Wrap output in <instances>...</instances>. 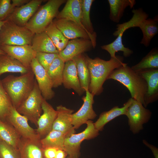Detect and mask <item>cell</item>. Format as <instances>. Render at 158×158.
I'll return each instance as SVG.
<instances>
[{"label":"cell","mask_w":158,"mask_h":158,"mask_svg":"<svg viewBox=\"0 0 158 158\" xmlns=\"http://www.w3.org/2000/svg\"><path fill=\"white\" fill-rule=\"evenodd\" d=\"M93 48V44L90 40L77 38L69 41L64 48L59 52V55L65 62Z\"/></svg>","instance_id":"16"},{"label":"cell","mask_w":158,"mask_h":158,"mask_svg":"<svg viewBox=\"0 0 158 158\" xmlns=\"http://www.w3.org/2000/svg\"><path fill=\"white\" fill-rule=\"evenodd\" d=\"M62 84L65 88L73 89L79 96L84 92L80 84L75 63L73 60L65 62Z\"/></svg>","instance_id":"21"},{"label":"cell","mask_w":158,"mask_h":158,"mask_svg":"<svg viewBox=\"0 0 158 158\" xmlns=\"http://www.w3.org/2000/svg\"><path fill=\"white\" fill-rule=\"evenodd\" d=\"M57 149L52 147L43 148V154L44 158H54Z\"/></svg>","instance_id":"39"},{"label":"cell","mask_w":158,"mask_h":158,"mask_svg":"<svg viewBox=\"0 0 158 158\" xmlns=\"http://www.w3.org/2000/svg\"><path fill=\"white\" fill-rule=\"evenodd\" d=\"M138 27L142 33V38L140 44L145 47H149L152 39L158 33V16L153 18H147L143 20Z\"/></svg>","instance_id":"25"},{"label":"cell","mask_w":158,"mask_h":158,"mask_svg":"<svg viewBox=\"0 0 158 158\" xmlns=\"http://www.w3.org/2000/svg\"><path fill=\"white\" fill-rule=\"evenodd\" d=\"M35 77L31 71L19 76L9 75L1 80L3 86L13 106L16 109L32 91L35 79Z\"/></svg>","instance_id":"2"},{"label":"cell","mask_w":158,"mask_h":158,"mask_svg":"<svg viewBox=\"0 0 158 158\" xmlns=\"http://www.w3.org/2000/svg\"><path fill=\"white\" fill-rule=\"evenodd\" d=\"M59 56L56 54L37 52L35 58L47 71L54 59Z\"/></svg>","instance_id":"37"},{"label":"cell","mask_w":158,"mask_h":158,"mask_svg":"<svg viewBox=\"0 0 158 158\" xmlns=\"http://www.w3.org/2000/svg\"><path fill=\"white\" fill-rule=\"evenodd\" d=\"M152 113L141 102L132 98L126 115L128 118L130 130L133 134L138 133L143 129V125L150 120Z\"/></svg>","instance_id":"8"},{"label":"cell","mask_w":158,"mask_h":158,"mask_svg":"<svg viewBox=\"0 0 158 158\" xmlns=\"http://www.w3.org/2000/svg\"><path fill=\"white\" fill-rule=\"evenodd\" d=\"M7 20L0 30V46L31 45L34 34L25 26H19Z\"/></svg>","instance_id":"5"},{"label":"cell","mask_w":158,"mask_h":158,"mask_svg":"<svg viewBox=\"0 0 158 158\" xmlns=\"http://www.w3.org/2000/svg\"><path fill=\"white\" fill-rule=\"evenodd\" d=\"M111 79L125 86L129 90L131 98L142 103L145 107L144 98L147 85L145 80L138 73L133 70L126 63L112 72L107 80Z\"/></svg>","instance_id":"3"},{"label":"cell","mask_w":158,"mask_h":158,"mask_svg":"<svg viewBox=\"0 0 158 158\" xmlns=\"http://www.w3.org/2000/svg\"><path fill=\"white\" fill-rule=\"evenodd\" d=\"M0 49L18 61L24 66L31 69V63L36 57V52L33 49L31 45H4L0 46Z\"/></svg>","instance_id":"14"},{"label":"cell","mask_w":158,"mask_h":158,"mask_svg":"<svg viewBox=\"0 0 158 158\" xmlns=\"http://www.w3.org/2000/svg\"><path fill=\"white\" fill-rule=\"evenodd\" d=\"M44 31L49 37L59 52L64 48L69 41L53 22Z\"/></svg>","instance_id":"33"},{"label":"cell","mask_w":158,"mask_h":158,"mask_svg":"<svg viewBox=\"0 0 158 158\" xmlns=\"http://www.w3.org/2000/svg\"><path fill=\"white\" fill-rule=\"evenodd\" d=\"M85 57L90 77L89 91L94 96L102 93L104 83L114 70L126 64L123 57L119 55L108 61L98 57L92 59L87 55Z\"/></svg>","instance_id":"1"},{"label":"cell","mask_w":158,"mask_h":158,"mask_svg":"<svg viewBox=\"0 0 158 158\" xmlns=\"http://www.w3.org/2000/svg\"><path fill=\"white\" fill-rule=\"evenodd\" d=\"M87 127L81 133L72 134L66 138L64 143V149L68 155L78 158L80 155V145L85 140H90L97 137L99 131L95 127L92 120L88 121L86 123Z\"/></svg>","instance_id":"9"},{"label":"cell","mask_w":158,"mask_h":158,"mask_svg":"<svg viewBox=\"0 0 158 158\" xmlns=\"http://www.w3.org/2000/svg\"><path fill=\"white\" fill-rule=\"evenodd\" d=\"M0 158H21L18 149L0 141Z\"/></svg>","instance_id":"36"},{"label":"cell","mask_w":158,"mask_h":158,"mask_svg":"<svg viewBox=\"0 0 158 158\" xmlns=\"http://www.w3.org/2000/svg\"><path fill=\"white\" fill-rule=\"evenodd\" d=\"M30 1L29 0H12L11 3L13 7L15 8L25 4Z\"/></svg>","instance_id":"41"},{"label":"cell","mask_w":158,"mask_h":158,"mask_svg":"<svg viewBox=\"0 0 158 158\" xmlns=\"http://www.w3.org/2000/svg\"><path fill=\"white\" fill-rule=\"evenodd\" d=\"M15 8L11 0H0V21L6 19Z\"/></svg>","instance_id":"38"},{"label":"cell","mask_w":158,"mask_h":158,"mask_svg":"<svg viewBox=\"0 0 158 158\" xmlns=\"http://www.w3.org/2000/svg\"><path fill=\"white\" fill-rule=\"evenodd\" d=\"M13 107L11 101L3 86L0 78V119H6Z\"/></svg>","instance_id":"35"},{"label":"cell","mask_w":158,"mask_h":158,"mask_svg":"<svg viewBox=\"0 0 158 158\" xmlns=\"http://www.w3.org/2000/svg\"><path fill=\"white\" fill-rule=\"evenodd\" d=\"M42 0H32L25 4L16 8L6 19L22 27L26 24L36 12Z\"/></svg>","instance_id":"13"},{"label":"cell","mask_w":158,"mask_h":158,"mask_svg":"<svg viewBox=\"0 0 158 158\" xmlns=\"http://www.w3.org/2000/svg\"><path fill=\"white\" fill-rule=\"evenodd\" d=\"M40 140H31L21 137L18 147L21 158H44Z\"/></svg>","instance_id":"22"},{"label":"cell","mask_w":158,"mask_h":158,"mask_svg":"<svg viewBox=\"0 0 158 158\" xmlns=\"http://www.w3.org/2000/svg\"><path fill=\"white\" fill-rule=\"evenodd\" d=\"M66 158H78L72 156L68 155V157H66Z\"/></svg>","instance_id":"45"},{"label":"cell","mask_w":158,"mask_h":158,"mask_svg":"<svg viewBox=\"0 0 158 158\" xmlns=\"http://www.w3.org/2000/svg\"><path fill=\"white\" fill-rule=\"evenodd\" d=\"M68 154L64 150L62 149H57L54 158H66Z\"/></svg>","instance_id":"42"},{"label":"cell","mask_w":158,"mask_h":158,"mask_svg":"<svg viewBox=\"0 0 158 158\" xmlns=\"http://www.w3.org/2000/svg\"><path fill=\"white\" fill-rule=\"evenodd\" d=\"M143 143L149 148L152 152L154 158H158V148L155 146L149 143L146 140H142Z\"/></svg>","instance_id":"40"},{"label":"cell","mask_w":158,"mask_h":158,"mask_svg":"<svg viewBox=\"0 0 158 158\" xmlns=\"http://www.w3.org/2000/svg\"><path fill=\"white\" fill-rule=\"evenodd\" d=\"M132 12L133 16L130 20L116 25V30L114 32L113 35L117 38L113 42L107 45L108 50L111 54H114L118 51H122L123 54L126 53L128 49L125 47L122 43V37L123 33L130 28L138 27L140 24L149 17L148 14L141 8L133 9Z\"/></svg>","instance_id":"6"},{"label":"cell","mask_w":158,"mask_h":158,"mask_svg":"<svg viewBox=\"0 0 158 158\" xmlns=\"http://www.w3.org/2000/svg\"><path fill=\"white\" fill-rule=\"evenodd\" d=\"M53 22L68 40L78 38L89 39L91 41L94 48L95 47L96 44L94 42L86 31L74 22L65 19L56 18Z\"/></svg>","instance_id":"15"},{"label":"cell","mask_w":158,"mask_h":158,"mask_svg":"<svg viewBox=\"0 0 158 158\" xmlns=\"http://www.w3.org/2000/svg\"><path fill=\"white\" fill-rule=\"evenodd\" d=\"M62 10L56 17L57 19H65L72 21L84 29L96 44V37L89 35L81 23L82 8L81 0H68L66 2Z\"/></svg>","instance_id":"19"},{"label":"cell","mask_w":158,"mask_h":158,"mask_svg":"<svg viewBox=\"0 0 158 158\" xmlns=\"http://www.w3.org/2000/svg\"><path fill=\"white\" fill-rule=\"evenodd\" d=\"M94 0H81L82 25L90 35L97 37L96 33L91 22L90 17L91 7Z\"/></svg>","instance_id":"34"},{"label":"cell","mask_w":158,"mask_h":158,"mask_svg":"<svg viewBox=\"0 0 158 158\" xmlns=\"http://www.w3.org/2000/svg\"><path fill=\"white\" fill-rule=\"evenodd\" d=\"M6 53L2 50L0 49V54H4Z\"/></svg>","instance_id":"44"},{"label":"cell","mask_w":158,"mask_h":158,"mask_svg":"<svg viewBox=\"0 0 158 158\" xmlns=\"http://www.w3.org/2000/svg\"><path fill=\"white\" fill-rule=\"evenodd\" d=\"M31 71L6 53L0 54V76L6 73H18L22 74Z\"/></svg>","instance_id":"26"},{"label":"cell","mask_w":158,"mask_h":158,"mask_svg":"<svg viewBox=\"0 0 158 158\" xmlns=\"http://www.w3.org/2000/svg\"><path fill=\"white\" fill-rule=\"evenodd\" d=\"M31 46L33 49L36 52L58 54L59 53L51 40L44 31L34 34Z\"/></svg>","instance_id":"24"},{"label":"cell","mask_w":158,"mask_h":158,"mask_svg":"<svg viewBox=\"0 0 158 158\" xmlns=\"http://www.w3.org/2000/svg\"><path fill=\"white\" fill-rule=\"evenodd\" d=\"M21 138L12 125L0 119V141L18 149Z\"/></svg>","instance_id":"27"},{"label":"cell","mask_w":158,"mask_h":158,"mask_svg":"<svg viewBox=\"0 0 158 158\" xmlns=\"http://www.w3.org/2000/svg\"><path fill=\"white\" fill-rule=\"evenodd\" d=\"M65 135L59 131L52 130L45 137L40 140L43 148L52 147L64 150Z\"/></svg>","instance_id":"32"},{"label":"cell","mask_w":158,"mask_h":158,"mask_svg":"<svg viewBox=\"0 0 158 158\" xmlns=\"http://www.w3.org/2000/svg\"><path fill=\"white\" fill-rule=\"evenodd\" d=\"M65 0H49L34 14L25 27L34 34L44 31L58 14Z\"/></svg>","instance_id":"4"},{"label":"cell","mask_w":158,"mask_h":158,"mask_svg":"<svg viewBox=\"0 0 158 158\" xmlns=\"http://www.w3.org/2000/svg\"><path fill=\"white\" fill-rule=\"evenodd\" d=\"M132 100V98H130L122 107L115 106L108 111L102 113L97 120L94 123L95 128L99 131H102L105 125L111 121L121 115H126L127 109Z\"/></svg>","instance_id":"23"},{"label":"cell","mask_w":158,"mask_h":158,"mask_svg":"<svg viewBox=\"0 0 158 158\" xmlns=\"http://www.w3.org/2000/svg\"><path fill=\"white\" fill-rule=\"evenodd\" d=\"M7 21V20H5L3 21H0V30L1 29L2 26Z\"/></svg>","instance_id":"43"},{"label":"cell","mask_w":158,"mask_h":158,"mask_svg":"<svg viewBox=\"0 0 158 158\" xmlns=\"http://www.w3.org/2000/svg\"><path fill=\"white\" fill-rule=\"evenodd\" d=\"M6 121L13 127L22 138L34 140L41 139L36 130L29 125L28 119L18 113L13 107Z\"/></svg>","instance_id":"10"},{"label":"cell","mask_w":158,"mask_h":158,"mask_svg":"<svg viewBox=\"0 0 158 158\" xmlns=\"http://www.w3.org/2000/svg\"><path fill=\"white\" fill-rule=\"evenodd\" d=\"M57 115L53 123L52 130L63 133L66 138L75 133L72 124V115L74 110L62 105L57 107Z\"/></svg>","instance_id":"18"},{"label":"cell","mask_w":158,"mask_h":158,"mask_svg":"<svg viewBox=\"0 0 158 158\" xmlns=\"http://www.w3.org/2000/svg\"><path fill=\"white\" fill-rule=\"evenodd\" d=\"M138 73L145 80L147 90L144 98L145 107L158 99V69L145 70Z\"/></svg>","instance_id":"20"},{"label":"cell","mask_w":158,"mask_h":158,"mask_svg":"<svg viewBox=\"0 0 158 158\" xmlns=\"http://www.w3.org/2000/svg\"><path fill=\"white\" fill-rule=\"evenodd\" d=\"M131 68L137 72L148 69H158V48L152 49L139 63Z\"/></svg>","instance_id":"31"},{"label":"cell","mask_w":158,"mask_h":158,"mask_svg":"<svg viewBox=\"0 0 158 158\" xmlns=\"http://www.w3.org/2000/svg\"><path fill=\"white\" fill-rule=\"evenodd\" d=\"M43 112L37 122L35 130L41 139L45 137L52 130L54 122L57 115V112L46 100L44 99L42 104Z\"/></svg>","instance_id":"17"},{"label":"cell","mask_w":158,"mask_h":158,"mask_svg":"<svg viewBox=\"0 0 158 158\" xmlns=\"http://www.w3.org/2000/svg\"><path fill=\"white\" fill-rule=\"evenodd\" d=\"M31 67L39 89L43 98L46 100L52 99L55 92L47 71L39 63L36 58L31 63Z\"/></svg>","instance_id":"12"},{"label":"cell","mask_w":158,"mask_h":158,"mask_svg":"<svg viewBox=\"0 0 158 158\" xmlns=\"http://www.w3.org/2000/svg\"><path fill=\"white\" fill-rule=\"evenodd\" d=\"M64 64L65 62L59 56L54 59L47 71L53 88H56L62 84Z\"/></svg>","instance_id":"30"},{"label":"cell","mask_w":158,"mask_h":158,"mask_svg":"<svg viewBox=\"0 0 158 158\" xmlns=\"http://www.w3.org/2000/svg\"><path fill=\"white\" fill-rule=\"evenodd\" d=\"M85 92L86 95L82 98L83 103L82 106L72 115V124L75 129L78 128L88 121L95 119L97 116L93 108L94 96L89 90Z\"/></svg>","instance_id":"11"},{"label":"cell","mask_w":158,"mask_h":158,"mask_svg":"<svg viewBox=\"0 0 158 158\" xmlns=\"http://www.w3.org/2000/svg\"><path fill=\"white\" fill-rule=\"evenodd\" d=\"M72 60L75 63L78 76L82 89L84 92L89 90L90 77L85 55L81 54L75 57Z\"/></svg>","instance_id":"29"},{"label":"cell","mask_w":158,"mask_h":158,"mask_svg":"<svg viewBox=\"0 0 158 158\" xmlns=\"http://www.w3.org/2000/svg\"><path fill=\"white\" fill-rule=\"evenodd\" d=\"M110 13L109 18L115 23H118L123 17L125 9L132 8L136 4L135 0H108Z\"/></svg>","instance_id":"28"},{"label":"cell","mask_w":158,"mask_h":158,"mask_svg":"<svg viewBox=\"0 0 158 158\" xmlns=\"http://www.w3.org/2000/svg\"><path fill=\"white\" fill-rule=\"evenodd\" d=\"M44 99L35 79L32 91L16 109L37 127V121L42 111V104Z\"/></svg>","instance_id":"7"}]
</instances>
